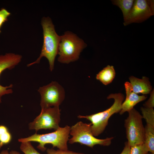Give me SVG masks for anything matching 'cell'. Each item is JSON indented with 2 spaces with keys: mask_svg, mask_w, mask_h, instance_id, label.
<instances>
[{
  "mask_svg": "<svg viewBox=\"0 0 154 154\" xmlns=\"http://www.w3.org/2000/svg\"><path fill=\"white\" fill-rule=\"evenodd\" d=\"M0 154H21L18 152L12 150L9 152L7 150H2L0 153Z\"/></svg>",
  "mask_w": 154,
  "mask_h": 154,
  "instance_id": "cb8c5ba5",
  "label": "cell"
},
{
  "mask_svg": "<svg viewBox=\"0 0 154 154\" xmlns=\"http://www.w3.org/2000/svg\"><path fill=\"white\" fill-rule=\"evenodd\" d=\"M71 127L66 125L64 127H60L54 131L44 134H35L28 137L18 139L19 142H36L39 143L37 148L42 151L46 149L45 145L52 144L53 147H56L59 149L68 150L67 144L69 140Z\"/></svg>",
  "mask_w": 154,
  "mask_h": 154,
  "instance_id": "277c9868",
  "label": "cell"
},
{
  "mask_svg": "<svg viewBox=\"0 0 154 154\" xmlns=\"http://www.w3.org/2000/svg\"><path fill=\"white\" fill-rule=\"evenodd\" d=\"M126 97L124 102L122 103L121 109L119 112L120 115L124 112H128L133 108L134 106L139 102L145 100L147 96H139L133 92L131 83L128 82L124 84Z\"/></svg>",
  "mask_w": 154,
  "mask_h": 154,
  "instance_id": "8fae6325",
  "label": "cell"
},
{
  "mask_svg": "<svg viewBox=\"0 0 154 154\" xmlns=\"http://www.w3.org/2000/svg\"><path fill=\"white\" fill-rule=\"evenodd\" d=\"M108 99L114 100L113 104L109 108L102 112L90 115L82 116L79 115V118H85L91 122V131L93 135L97 136L105 130L108 123V119L114 114L120 112L124 96L120 93L112 94L107 97Z\"/></svg>",
  "mask_w": 154,
  "mask_h": 154,
  "instance_id": "3957f363",
  "label": "cell"
},
{
  "mask_svg": "<svg viewBox=\"0 0 154 154\" xmlns=\"http://www.w3.org/2000/svg\"><path fill=\"white\" fill-rule=\"evenodd\" d=\"M60 111L59 106L42 108L40 114L29 123V129L36 131L42 129L56 130L60 127Z\"/></svg>",
  "mask_w": 154,
  "mask_h": 154,
  "instance_id": "52a82bcc",
  "label": "cell"
},
{
  "mask_svg": "<svg viewBox=\"0 0 154 154\" xmlns=\"http://www.w3.org/2000/svg\"><path fill=\"white\" fill-rule=\"evenodd\" d=\"M128 116L125 121L127 138L131 147L144 143L145 130L142 116L134 108L128 112Z\"/></svg>",
  "mask_w": 154,
  "mask_h": 154,
  "instance_id": "8992f818",
  "label": "cell"
},
{
  "mask_svg": "<svg viewBox=\"0 0 154 154\" xmlns=\"http://www.w3.org/2000/svg\"><path fill=\"white\" fill-rule=\"evenodd\" d=\"M11 139V134L7 127L3 125H0V148L9 143Z\"/></svg>",
  "mask_w": 154,
  "mask_h": 154,
  "instance_id": "2e32d148",
  "label": "cell"
},
{
  "mask_svg": "<svg viewBox=\"0 0 154 154\" xmlns=\"http://www.w3.org/2000/svg\"><path fill=\"white\" fill-rule=\"evenodd\" d=\"M21 55L9 53L0 56V75L3 71L6 69H11L14 68L21 61ZM13 85L3 86L0 85V103L1 102L2 96L6 94H11L13 92L12 88Z\"/></svg>",
  "mask_w": 154,
  "mask_h": 154,
  "instance_id": "30bf717a",
  "label": "cell"
},
{
  "mask_svg": "<svg viewBox=\"0 0 154 154\" xmlns=\"http://www.w3.org/2000/svg\"><path fill=\"white\" fill-rule=\"evenodd\" d=\"M38 91L41 96L40 105L41 108L59 107L65 97L64 88L56 81H52L40 87Z\"/></svg>",
  "mask_w": 154,
  "mask_h": 154,
  "instance_id": "ba28073f",
  "label": "cell"
},
{
  "mask_svg": "<svg viewBox=\"0 0 154 154\" xmlns=\"http://www.w3.org/2000/svg\"><path fill=\"white\" fill-rule=\"evenodd\" d=\"M87 44L76 34L67 31L60 36L58 54V61L63 64H68L78 60L81 52Z\"/></svg>",
  "mask_w": 154,
  "mask_h": 154,
  "instance_id": "7a4b0ae2",
  "label": "cell"
},
{
  "mask_svg": "<svg viewBox=\"0 0 154 154\" xmlns=\"http://www.w3.org/2000/svg\"><path fill=\"white\" fill-rule=\"evenodd\" d=\"M144 143L149 152L154 153V126L147 124L145 127Z\"/></svg>",
  "mask_w": 154,
  "mask_h": 154,
  "instance_id": "9a60e30c",
  "label": "cell"
},
{
  "mask_svg": "<svg viewBox=\"0 0 154 154\" xmlns=\"http://www.w3.org/2000/svg\"><path fill=\"white\" fill-rule=\"evenodd\" d=\"M154 89L150 93V97L145 103L143 104L145 107L153 108L154 107Z\"/></svg>",
  "mask_w": 154,
  "mask_h": 154,
  "instance_id": "7402d4cb",
  "label": "cell"
},
{
  "mask_svg": "<svg viewBox=\"0 0 154 154\" xmlns=\"http://www.w3.org/2000/svg\"><path fill=\"white\" fill-rule=\"evenodd\" d=\"M133 91L136 94H146L150 93L152 89L151 83L148 78L143 76L139 79L133 76L129 78Z\"/></svg>",
  "mask_w": 154,
  "mask_h": 154,
  "instance_id": "7c38bea8",
  "label": "cell"
},
{
  "mask_svg": "<svg viewBox=\"0 0 154 154\" xmlns=\"http://www.w3.org/2000/svg\"><path fill=\"white\" fill-rule=\"evenodd\" d=\"M142 117L145 120L147 124L154 126V110L153 108L142 107L141 108Z\"/></svg>",
  "mask_w": 154,
  "mask_h": 154,
  "instance_id": "e0dca14e",
  "label": "cell"
},
{
  "mask_svg": "<svg viewBox=\"0 0 154 154\" xmlns=\"http://www.w3.org/2000/svg\"><path fill=\"white\" fill-rule=\"evenodd\" d=\"M116 72L113 66L108 65L96 75V79L105 85L111 83L115 78Z\"/></svg>",
  "mask_w": 154,
  "mask_h": 154,
  "instance_id": "4fadbf2b",
  "label": "cell"
},
{
  "mask_svg": "<svg viewBox=\"0 0 154 154\" xmlns=\"http://www.w3.org/2000/svg\"><path fill=\"white\" fill-rule=\"evenodd\" d=\"M20 149L25 154H41L35 149L31 142H21Z\"/></svg>",
  "mask_w": 154,
  "mask_h": 154,
  "instance_id": "ac0fdd59",
  "label": "cell"
},
{
  "mask_svg": "<svg viewBox=\"0 0 154 154\" xmlns=\"http://www.w3.org/2000/svg\"><path fill=\"white\" fill-rule=\"evenodd\" d=\"M112 3L118 7L122 12L124 21L127 19L133 6L134 0H112Z\"/></svg>",
  "mask_w": 154,
  "mask_h": 154,
  "instance_id": "5bb4252c",
  "label": "cell"
},
{
  "mask_svg": "<svg viewBox=\"0 0 154 154\" xmlns=\"http://www.w3.org/2000/svg\"><path fill=\"white\" fill-rule=\"evenodd\" d=\"M11 13L4 8L0 9V33L1 29L3 24L8 20V17L11 15Z\"/></svg>",
  "mask_w": 154,
  "mask_h": 154,
  "instance_id": "ffe728a7",
  "label": "cell"
},
{
  "mask_svg": "<svg viewBox=\"0 0 154 154\" xmlns=\"http://www.w3.org/2000/svg\"><path fill=\"white\" fill-rule=\"evenodd\" d=\"M154 15V0H135L133 7L123 24L141 23Z\"/></svg>",
  "mask_w": 154,
  "mask_h": 154,
  "instance_id": "9c48e42d",
  "label": "cell"
},
{
  "mask_svg": "<svg viewBox=\"0 0 154 154\" xmlns=\"http://www.w3.org/2000/svg\"><path fill=\"white\" fill-rule=\"evenodd\" d=\"M91 125V123L87 124L80 121L72 125L71 127L70 133L72 137L69 139V143L72 144L78 143L91 148L96 145L109 146L114 137H108L103 139L96 138L92 132Z\"/></svg>",
  "mask_w": 154,
  "mask_h": 154,
  "instance_id": "5b68a950",
  "label": "cell"
},
{
  "mask_svg": "<svg viewBox=\"0 0 154 154\" xmlns=\"http://www.w3.org/2000/svg\"><path fill=\"white\" fill-rule=\"evenodd\" d=\"M41 25L43 29V41L40 54L35 61L28 64L27 66L39 63L41 58L44 57L48 60L50 70L52 71L54 68L56 57L58 54L60 36L56 33L54 26L49 17H42Z\"/></svg>",
  "mask_w": 154,
  "mask_h": 154,
  "instance_id": "6da1fadb",
  "label": "cell"
},
{
  "mask_svg": "<svg viewBox=\"0 0 154 154\" xmlns=\"http://www.w3.org/2000/svg\"><path fill=\"white\" fill-rule=\"evenodd\" d=\"M47 154H85L83 153L76 152L67 150L58 149L55 150L53 149H47L46 150Z\"/></svg>",
  "mask_w": 154,
  "mask_h": 154,
  "instance_id": "44dd1931",
  "label": "cell"
},
{
  "mask_svg": "<svg viewBox=\"0 0 154 154\" xmlns=\"http://www.w3.org/2000/svg\"><path fill=\"white\" fill-rule=\"evenodd\" d=\"M149 152L144 143L130 147L129 154H147Z\"/></svg>",
  "mask_w": 154,
  "mask_h": 154,
  "instance_id": "d6986e66",
  "label": "cell"
},
{
  "mask_svg": "<svg viewBox=\"0 0 154 154\" xmlns=\"http://www.w3.org/2000/svg\"><path fill=\"white\" fill-rule=\"evenodd\" d=\"M130 146L127 141L125 142V146L121 152L120 154H129Z\"/></svg>",
  "mask_w": 154,
  "mask_h": 154,
  "instance_id": "603a6c76",
  "label": "cell"
},
{
  "mask_svg": "<svg viewBox=\"0 0 154 154\" xmlns=\"http://www.w3.org/2000/svg\"><path fill=\"white\" fill-rule=\"evenodd\" d=\"M147 154H149L148 153Z\"/></svg>",
  "mask_w": 154,
  "mask_h": 154,
  "instance_id": "d4e9b609",
  "label": "cell"
}]
</instances>
